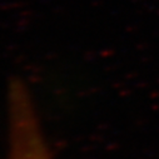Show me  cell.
I'll use <instances>...</instances> for the list:
<instances>
[{
    "label": "cell",
    "instance_id": "cell-1",
    "mask_svg": "<svg viewBox=\"0 0 159 159\" xmlns=\"http://www.w3.org/2000/svg\"><path fill=\"white\" fill-rule=\"evenodd\" d=\"M7 159H53L36 114L19 113L9 120Z\"/></svg>",
    "mask_w": 159,
    "mask_h": 159
}]
</instances>
